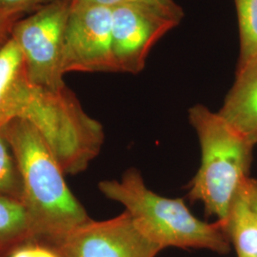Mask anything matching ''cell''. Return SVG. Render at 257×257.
<instances>
[{"label":"cell","mask_w":257,"mask_h":257,"mask_svg":"<svg viewBox=\"0 0 257 257\" xmlns=\"http://www.w3.org/2000/svg\"><path fill=\"white\" fill-rule=\"evenodd\" d=\"M51 243L63 257H156L162 250L126 211L108 220L91 219Z\"/></svg>","instance_id":"obj_7"},{"label":"cell","mask_w":257,"mask_h":257,"mask_svg":"<svg viewBox=\"0 0 257 257\" xmlns=\"http://www.w3.org/2000/svg\"><path fill=\"white\" fill-rule=\"evenodd\" d=\"M53 0H0V20L16 24Z\"/></svg>","instance_id":"obj_15"},{"label":"cell","mask_w":257,"mask_h":257,"mask_svg":"<svg viewBox=\"0 0 257 257\" xmlns=\"http://www.w3.org/2000/svg\"><path fill=\"white\" fill-rule=\"evenodd\" d=\"M179 22L134 1L111 8L112 52L117 72L140 73L152 48Z\"/></svg>","instance_id":"obj_8"},{"label":"cell","mask_w":257,"mask_h":257,"mask_svg":"<svg viewBox=\"0 0 257 257\" xmlns=\"http://www.w3.org/2000/svg\"><path fill=\"white\" fill-rule=\"evenodd\" d=\"M72 0H53L19 20L12 37L25 59L30 81L58 91L64 88L62 54Z\"/></svg>","instance_id":"obj_5"},{"label":"cell","mask_w":257,"mask_h":257,"mask_svg":"<svg viewBox=\"0 0 257 257\" xmlns=\"http://www.w3.org/2000/svg\"><path fill=\"white\" fill-rule=\"evenodd\" d=\"M15 118L26 120L37 128L65 175L85 171L104 141L101 124L84 111L66 86L50 91L31 84L16 109Z\"/></svg>","instance_id":"obj_4"},{"label":"cell","mask_w":257,"mask_h":257,"mask_svg":"<svg viewBox=\"0 0 257 257\" xmlns=\"http://www.w3.org/2000/svg\"><path fill=\"white\" fill-rule=\"evenodd\" d=\"M138 4L156 10L167 17L181 21L183 19V10L181 9L174 0H131Z\"/></svg>","instance_id":"obj_16"},{"label":"cell","mask_w":257,"mask_h":257,"mask_svg":"<svg viewBox=\"0 0 257 257\" xmlns=\"http://www.w3.org/2000/svg\"><path fill=\"white\" fill-rule=\"evenodd\" d=\"M28 80L24 56L11 37L0 50V127L8 122L11 107L19 90Z\"/></svg>","instance_id":"obj_10"},{"label":"cell","mask_w":257,"mask_h":257,"mask_svg":"<svg viewBox=\"0 0 257 257\" xmlns=\"http://www.w3.org/2000/svg\"><path fill=\"white\" fill-rule=\"evenodd\" d=\"M15 24L0 20V50L9 41Z\"/></svg>","instance_id":"obj_19"},{"label":"cell","mask_w":257,"mask_h":257,"mask_svg":"<svg viewBox=\"0 0 257 257\" xmlns=\"http://www.w3.org/2000/svg\"><path fill=\"white\" fill-rule=\"evenodd\" d=\"M225 227L237 257H257V212L243 188L230 206Z\"/></svg>","instance_id":"obj_11"},{"label":"cell","mask_w":257,"mask_h":257,"mask_svg":"<svg viewBox=\"0 0 257 257\" xmlns=\"http://www.w3.org/2000/svg\"><path fill=\"white\" fill-rule=\"evenodd\" d=\"M38 238L37 228L20 199L0 194V248Z\"/></svg>","instance_id":"obj_12"},{"label":"cell","mask_w":257,"mask_h":257,"mask_svg":"<svg viewBox=\"0 0 257 257\" xmlns=\"http://www.w3.org/2000/svg\"><path fill=\"white\" fill-rule=\"evenodd\" d=\"M201 148V164L190 184L189 197L207 215L225 224L230 206L249 178L254 146L219 115L203 105L189 110Z\"/></svg>","instance_id":"obj_3"},{"label":"cell","mask_w":257,"mask_h":257,"mask_svg":"<svg viewBox=\"0 0 257 257\" xmlns=\"http://www.w3.org/2000/svg\"><path fill=\"white\" fill-rule=\"evenodd\" d=\"M243 191L250 206L257 212V179L249 177L243 187Z\"/></svg>","instance_id":"obj_17"},{"label":"cell","mask_w":257,"mask_h":257,"mask_svg":"<svg viewBox=\"0 0 257 257\" xmlns=\"http://www.w3.org/2000/svg\"><path fill=\"white\" fill-rule=\"evenodd\" d=\"M98 188L107 198L123 205L138 230L160 248H205L219 254L230 250L225 224L196 218L182 199L160 196L130 169L120 180H104Z\"/></svg>","instance_id":"obj_2"},{"label":"cell","mask_w":257,"mask_h":257,"mask_svg":"<svg viewBox=\"0 0 257 257\" xmlns=\"http://www.w3.org/2000/svg\"><path fill=\"white\" fill-rule=\"evenodd\" d=\"M21 176L23 202L38 238L52 242L91 220L65 181V173L40 133L21 118L2 126Z\"/></svg>","instance_id":"obj_1"},{"label":"cell","mask_w":257,"mask_h":257,"mask_svg":"<svg viewBox=\"0 0 257 257\" xmlns=\"http://www.w3.org/2000/svg\"><path fill=\"white\" fill-rule=\"evenodd\" d=\"M33 257H63L55 248H51L34 244V254Z\"/></svg>","instance_id":"obj_20"},{"label":"cell","mask_w":257,"mask_h":257,"mask_svg":"<svg viewBox=\"0 0 257 257\" xmlns=\"http://www.w3.org/2000/svg\"><path fill=\"white\" fill-rule=\"evenodd\" d=\"M63 74L117 72L112 52L111 8L72 2L65 30Z\"/></svg>","instance_id":"obj_6"},{"label":"cell","mask_w":257,"mask_h":257,"mask_svg":"<svg viewBox=\"0 0 257 257\" xmlns=\"http://www.w3.org/2000/svg\"><path fill=\"white\" fill-rule=\"evenodd\" d=\"M218 113L248 142L257 145V65L236 73Z\"/></svg>","instance_id":"obj_9"},{"label":"cell","mask_w":257,"mask_h":257,"mask_svg":"<svg viewBox=\"0 0 257 257\" xmlns=\"http://www.w3.org/2000/svg\"><path fill=\"white\" fill-rule=\"evenodd\" d=\"M240 33L237 72L257 65V0H234Z\"/></svg>","instance_id":"obj_13"},{"label":"cell","mask_w":257,"mask_h":257,"mask_svg":"<svg viewBox=\"0 0 257 257\" xmlns=\"http://www.w3.org/2000/svg\"><path fill=\"white\" fill-rule=\"evenodd\" d=\"M128 1L131 0H72V2L74 3L96 5V6H103V7H109V8H113L117 5Z\"/></svg>","instance_id":"obj_18"},{"label":"cell","mask_w":257,"mask_h":257,"mask_svg":"<svg viewBox=\"0 0 257 257\" xmlns=\"http://www.w3.org/2000/svg\"><path fill=\"white\" fill-rule=\"evenodd\" d=\"M0 194L20 200L23 198L19 167L2 127H0Z\"/></svg>","instance_id":"obj_14"}]
</instances>
